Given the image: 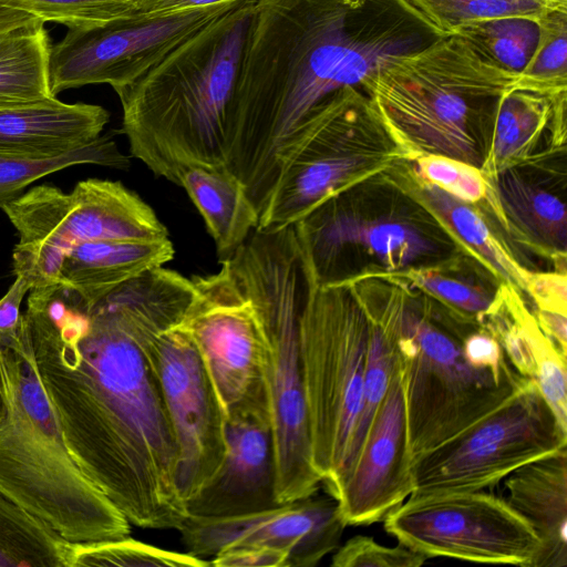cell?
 <instances>
[{
	"label": "cell",
	"instance_id": "cell-17",
	"mask_svg": "<svg viewBox=\"0 0 567 567\" xmlns=\"http://www.w3.org/2000/svg\"><path fill=\"white\" fill-rule=\"evenodd\" d=\"M487 179L477 205L491 218L516 260L534 255L566 274L567 150L536 156ZM529 270V269H528Z\"/></svg>",
	"mask_w": 567,
	"mask_h": 567
},
{
	"label": "cell",
	"instance_id": "cell-7",
	"mask_svg": "<svg viewBox=\"0 0 567 567\" xmlns=\"http://www.w3.org/2000/svg\"><path fill=\"white\" fill-rule=\"evenodd\" d=\"M7 415L0 422V491L69 543L130 535L131 523L72 457L37 373L28 336L0 348Z\"/></svg>",
	"mask_w": 567,
	"mask_h": 567
},
{
	"label": "cell",
	"instance_id": "cell-32",
	"mask_svg": "<svg viewBox=\"0 0 567 567\" xmlns=\"http://www.w3.org/2000/svg\"><path fill=\"white\" fill-rule=\"evenodd\" d=\"M436 38L454 35L470 23L504 17L540 21L556 9L543 0H395Z\"/></svg>",
	"mask_w": 567,
	"mask_h": 567
},
{
	"label": "cell",
	"instance_id": "cell-18",
	"mask_svg": "<svg viewBox=\"0 0 567 567\" xmlns=\"http://www.w3.org/2000/svg\"><path fill=\"white\" fill-rule=\"evenodd\" d=\"M316 494L243 515L187 516L177 530L187 553L202 559L255 545L286 550L290 567H313L339 547L347 526L338 501Z\"/></svg>",
	"mask_w": 567,
	"mask_h": 567
},
{
	"label": "cell",
	"instance_id": "cell-48",
	"mask_svg": "<svg viewBox=\"0 0 567 567\" xmlns=\"http://www.w3.org/2000/svg\"><path fill=\"white\" fill-rule=\"evenodd\" d=\"M156 0H141V8L143 11L148 10Z\"/></svg>",
	"mask_w": 567,
	"mask_h": 567
},
{
	"label": "cell",
	"instance_id": "cell-13",
	"mask_svg": "<svg viewBox=\"0 0 567 567\" xmlns=\"http://www.w3.org/2000/svg\"><path fill=\"white\" fill-rule=\"evenodd\" d=\"M383 522L399 544L427 558L533 567L542 549L533 526L485 489L410 495Z\"/></svg>",
	"mask_w": 567,
	"mask_h": 567
},
{
	"label": "cell",
	"instance_id": "cell-11",
	"mask_svg": "<svg viewBox=\"0 0 567 567\" xmlns=\"http://www.w3.org/2000/svg\"><path fill=\"white\" fill-rule=\"evenodd\" d=\"M2 210L19 237L12 250V274L31 288L58 284L63 258L75 245L168 238L151 206L118 181L86 178L70 193L41 184Z\"/></svg>",
	"mask_w": 567,
	"mask_h": 567
},
{
	"label": "cell",
	"instance_id": "cell-5",
	"mask_svg": "<svg viewBox=\"0 0 567 567\" xmlns=\"http://www.w3.org/2000/svg\"><path fill=\"white\" fill-rule=\"evenodd\" d=\"M519 76L451 35L386 59L359 86L404 158L441 155L481 169L501 101Z\"/></svg>",
	"mask_w": 567,
	"mask_h": 567
},
{
	"label": "cell",
	"instance_id": "cell-44",
	"mask_svg": "<svg viewBox=\"0 0 567 567\" xmlns=\"http://www.w3.org/2000/svg\"><path fill=\"white\" fill-rule=\"evenodd\" d=\"M235 0H156L146 11H175L208 7Z\"/></svg>",
	"mask_w": 567,
	"mask_h": 567
},
{
	"label": "cell",
	"instance_id": "cell-26",
	"mask_svg": "<svg viewBox=\"0 0 567 567\" xmlns=\"http://www.w3.org/2000/svg\"><path fill=\"white\" fill-rule=\"evenodd\" d=\"M389 168L437 215L464 248L482 259L503 281L526 295L532 270L516 260L494 223L477 204L465 203L420 179L403 158Z\"/></svg>",
	"mask_w": 567,
	"mask_h": 567
},
{
	"label": "cell",
	"instance_id": "cell-15",
	"mask_svg": "<svg viewBox=\"0 0 567 567\" xmlns=\"http://www.w3.org/2000/svg\"><path fill=\"white\" fill-rule=\"evenodd\" d=\"M152 357L176 449V488L186 504L221 464L225 415L199 351L181 323L156 338Z\"/></svg>",
	"mask_w": 567,
	"mask_h": 567
},
{
	"label": "cell",
	"instance_id": "cell-22",
	"mask_svg": "<svg viewBox=\"0 0 567 567\" xmlns=\"http://www.w3.org/2000/svg\"><path fill=\"white\" fill-rule=\"evenodd\" d=\"M110 121L106 109L56 97L0 109V155L53 157L95 141Z\"/></svg>",
	"mask_w": 567,
	"mask_h": 567
},
{
	"label": "cell",
	"instance_id": "cell-47",
	"mask_svg": "<svg viewBox=\"0 0 567 567\" xmlns=\"http://www.w3.org/2000/svg\"><path fill=\"white\" fill-rule=\"evenodd\" d=\"M559 10H567V0H543Z\"/></svg>",
	"mask_w": 567,
	"mask_h": 567
},
{
	"label": "cell",
	"instance_id": "cell-8",
	"mask_svg": "<svg viewBox=\"0 0 567 567\" xmlns=\"http://www.w3.org/2000/svg\"><path fill=\"white\" fill-rule=\"evenodd\" d=\"M292 227L319 287L401 275L468 251L389 167L330 196Z\"/></svg>",
	"mask_w": 567,
	"mask_h": 567
},
{
	"label": "cell",
	"instance_id": "cell-33",
	"mask_svg": "<svg viewBox=\"0 0 567 567\" xmlns=\"http://www.w3.org/2000/svg\"><path fill=\"white\" fill-rule=\"evenodd\" d=\"M85 164L125 169L130 159L109 135L53 157L0 155V208L23 194L31 183L66 167Z\"/></svg>",
	"mask_w": 567,
	"mask_h": 567
},
{
	"label": "cell",
	"instance_id": "cell-12",
	"mask_svg": "<svg viewBox=\"0 0 567 567\" xmlns=\"http://www.w3.org/2000/svg\"><path fill=\"white\" fill-rule=\"evenodd\" d=\"M564 449L567 430L537 385L527 381L496 409L414 457L411 495L485 489L522 465Z\"/></svg>",
	"mask_w": 567,
	"mask_h": 567
},
{
	"label": "cell",
	"instance_id": "cell-14",
	"mask_svg": "<svg viewBox=\"0 0 567 567\" xmlns=\"http://www.w3.org/2000/svg\"><path fill=\"white\" fill-rule=\"evenodd\" d=\"M238 0L175 11H137L109 22L68 29L51 47L52 93L90 84L117 90L227 12Z\"/></svg>",
	"mask_w": 567,
	"mask_h": 567
},
{
	"label": "cell",
	"instance_id": "cell-40",
	"mask_svg": "<svg viewBox=\"0 0 567 567\" xmlns=\"http://www.w3.org/2000/svg\"><path fill=\"white\" fill-rule=\"evenodd\" d=\"M30 284L16 276L8 291L0 298V348L22 350L27 343V331L21 303Z\"/></svg>",
	"mask_w": 567,
	"mask_h": 567
},
{
	"label": "cell",
	"instance_id": "cell-36",
	"mask_svg": "<svg viewBox=\"0 0 567 567\" xmlns=\"http://www.w3.org/2000/svg\"><path fill=\"white\" fill-rule=\"evenodd\" d=\"M517 87L554 96L567 92V10L539 21V38Z\"/></svg>",
	"mask_w": 567,
	"mask_h": 567
},
{
	"label": "cell",
	"instance_id": "cell-29",
	"mask_svg": "<svg viewBox=\"0 0 567 567\" xmlns=\"http://www.w3.org/2000/svg\"><path fill=\"white\" fill-rule=\"evenodd\" d=\"M391 276L402 277L453 312L477 322L503 281L468 251L436 266Z\"/></svg>",
	"mask_w": 567,
	"mask_h": 567
},
{
	"label": "cell",
	"instance_id": "cell-31",
	"mask_svg": "<svg viewBox=\"0 0 567 567\" xmlns=\"http://www.w3.org/2000/svg\"><path fill=\"white\" fill-rule=\"evenodd\" d=\"M360 303V302H359ZM370 323V338L362 384L361 405L343 467L330 492L357 455L382 403L398 365L395 334L389 318L377 307L360 303Z\"/></svg>",
	"mask_w": 567,
	"mask_h": 567
},
{
	"label": "cell",
	"instance_id": "cell-6",
	"mask_svg": "<svg viewBox=\"0 0 567 567\" xmlns=\"http://www.w3.org/2000/svg\"><path fill=\"white\" fill-rule=\"evenodd\" d=\"M251 302L262 334L261 371L276 452V499L308 497L322 484L309 437L300 316L309 291V272L295 229H254L227 259Z\"/></svg>",
	"mask_w": 567,
	"mask_h": 567
},
{
	"label": "cell",
	"instance_id": "cell-16",
	"mask_svg": "<svg viewBox=\"0 0 567 567\" xmlns=\"http://www.w3.org/2000/svg\"><path fill=\"white\" fill-rule=\"evenodd\" d=\"M220 264L218 272L192 277L195 297L181 324L199 351L226 417L267 398L259 320L228 260Z\"/></svg>",
	"mask_w": 567,
	"mask_h": 567
},
{
	"label": "cell",
	"instance_id": "cell-19",
	"mask_svg": "<svg viewBox=\"0 0 567 567\" xmlns=\"http://www.w3.org/2000/svg\"><path fill=\"white\" fill-rule=\"evenodd\" d=\"M405 405L398 365L352 463L329 492L347 525L383 520L414 491Z\"/></svg>",
	"mask_w": 567,
	"mask_h": 567
},
{
	"label": "cell",
	"instance_id": "cell-10",
	"mask_svg": "<svg viewBox=\"0 0 567 567\" xmlns=\"http://www.w3.org/2000/svg\"><path fill=\"white\" fill-rule=\"evenodd\" d=\"M401 158L403 151L365 92L343 86L309 121L256 229L272 233L291 226L330 196Z\"/></svg>",
	"mask_w": 567,
	"mask_h": 567
},
{
	"label": "cell",
	"instance_id": "cell-46",
	"mask_svg": "<svg viewBox=\"0 0 567 567\" xmlns=\"http://www.w3.org/2000/svg\"><path fill=\"white\" fill-rule=\"evenodd\" d=\"M6 415H7V402H6L2 375H1V371H0V422L6 417Z\"/></svg>",
	"mask_w": 567,
	"mask_h": 567
},
{
	"label": "cell",
	"instance_id": "cell-27",
	"mask_svg": "<svg viewBox=\"0 0 567 567\" xmlns=\"http://www.w3.org/2000/svg\"><path fill=\"white\" fill-rule=\"evenodd\" d=\"M203 216L219 261L229 259L257 228L259 214L227 167L188 166L179 185Z\"/></svg>",
	"mask_w": 567,
	"mask_h": 567
},
{
	"label": "cell",
	"instance_id": "cell-42",
	"mask_svg": "<svg viewBox=\"0 0 567 567\" xmlns=\"http://www.w3.org/2000/svg\"><path fill=\"white\" fill-rule=\"evenodd\" d=\"M209 564L214 567H290V557L282 549L246 545L218 553Z\"/></svg>",
	"mask_w": 567,
	"mask_h": 567
},
{
	"label": "cell",
	"instance_id": "cell-4",
	"mask_svg": "<svg viewBox=\"0 0 567 567\" xmlns=\"http://www.w3.org/2000/svg\"><path fill=\"white\" fill-rule=\"evenodd\" d=\"M257 0L227 12L115 90L131 155L179 185L188 166L227 167L230 109Z\"/></svg>",
	"mask_w": 567,
	"mask_h": 567
},
{
	"label": "cell",
	"instance_id": "cell-23",
	"mask_svg": "<svg viewBox=\"0 0 567 567\" xmlns=\"http://www.w3.org/2000/svg\"><path fill=\"white\" fill-rule=\"evenodd\" d=\"M567 92L549 96L514 87L502 99L488 156L481 168L492 176L547 153L567 150Z\"/></svg>",
	"mask_w": 567,
	"mask_h": 567
},
{
	"label": "cell",
	"instance_id": "cell-2",
	"mask_svg": "<svg viewBox=\"0 0 567 567\" xmlns=\"http://www.w3.org/2000/svg\"><path fill=\"white\" fill-rule=\"evenodd\" d=\"M435 35L395 0H257L233 96L227 169L259 216L322 103Z\"/></svg>",
	"mask_w": 567,
	"mask_h": 567
},
{
	"label": "cell",
	"instance_id": "cell-21",
	"mask_svg": "<svg viewBox=\"0 0 567 567\" xmlns=\"http://www.w3.org/2000/svg\"><path fill=\"white\" fill-rule=\"evenodd\" d=\"M478 322L501 344L515 371L537 385L567 430V353L542 330L527 298L502 281Z\"/></svg>",
	"mask_w": 567,
	"mask_h": 567
},
{
	"label": "cell",
	"instance_id": "cell-45",
	"mask_svg": "<svg viewBox=\"0 0 567 567\" xmlns=\"http://www.w3.org/2000/svg\"><path fill=\"white\" fill-rule=\"evenodd\" d=\"M35 20L39 19L27 12L0 4V33Z\"/></svg>",
	"mask_w": 567,
	"mask_h": 567
},
{
	"label": "cell",
	"instance_id": "cell-43",
	"mask_svg": "<svg viewBox=\"0 0 567 567\" xmlns=\"http://www.w3.org/2000/svg\"><path fill=\"white\" fill-rule=\"evenodd\" d=\"M533 311L545 334L567 353V315L548 310Z\"/></svg>",
	"mask_w": 567,
	"mask_h": 567
},
{
	"label": "cell",
	"instance_id": "cell-39",
	"mask_svg": "<svg viewBox=\"0 0 567 567\" xmlns=\"http://www.w3.org/2000/svg\"><path fill=\"white\" fill-rule=\"evenodd\" d=\"M427 557L401 544L386 546L374 538L357 535L333 551V567H420Z\"/></svg>",
	"mask_w": 567,
	"mask_h": 567
},
{
	"label": "cell",
	"instance_id": "cell-38",
	"mask_svg": "<svg viewBox=\"0 0 567 567\" xmlns=\"http://www.w3.org/2000/svg\"><path fill=\"white\" fill-rule=\"evenodd\" d=\"M413 174L468 204H478L487 192V179L473 165L441 155L403 158Z\"/></svg>",
	"mask_w": 567,
	"mask_h": 567
},
{
	"label": "cell",
	"instance_id": "cell-28",
	"mask_svg": "<svg viewBox=\"0 0 567 567\" xmlns=\"http://www.w3.org/2000/svg\"><path fill=\"white\" fill-rule=\"evenodd\" d=\"M51 47L41 20L0 33V109L56 97L50 84Z\"/></svg>",
	"mask_w": 567,
	"mask_h": 567
},
{
	"label": "cell",
	"instance_id": "cell-34",
	"mask_svg": "<svg viewBox=\"0 0 567 567\" xmlns=\"http://www.w3.org/2000/svg\"><path fill=\"white\" fill-rule=\"evenodd\" d=\"M454 35L465 39L498 66L520 73L538 42L539 21L523 17L489 19L466 24Z\"/></svg>",
	"mask_w": 567,
	"mask_h": 567
},
{
	"label": "cell",
	"instance_id": "cell-20",
	"mask_svg": "<svg viewBox=\"0 0 567 567\" xmlns=\"http://www.w3.org/2000/svg\"><path fill=\"white\" fill-rule=\"evenodd\" d=\"M226 450L207 484L185 504L187 516L224 517L262 511L276 499V452L267 399L225 417Z\"/></svg>",
	"mask_w": 567,
	"mask_h": 567
},
{
	"label": "cell",
	"instance_id": "cell-3",
	"mask_svg": "<svg viewBox=\"0 0 567 567\" xmlns=\"http://www.w3.org/2000/svg\"><path fill=\"white\" fill-rule=\"evenodd\" d=\"M392 323L412 460L511 398L526 382L496 339L399 276L359 280Z\"/></svg>",
	"mask_w": 567,
	"mask_h": 567
},
{
	"label": "cell",
	"instance_id": "cell-35",
	"mask_svg": "<svg viewBox=\"0 0 567 567\" xmlns=\"http://www.w3.org/2000/svg\"><path fill=\"white\" fill-rule=\"evenodd\" d=\"M207 567L209 560L188 553L165 550L128 536L70 545L68 567Z\"/></svg>",
	"mask_w": 567,
	"mask_h": 567
},
{
	"label": "cell",
	"instance_id": "cell-24",
	"mask_svg": "<svg viewBox=\"0 0 567 567\" xmlns=\"http://www.w3.org/2000/svg\"><path fill=\"white\" fill-rule=\"evenodd\" d=\"M505 501L535 529L533 567L567 566V449L522 465L504 478Z\"/></svg>",
	"mask_w": 567,
	"mask_h": 567
},
{
	"label": "cell",
	"instance_id": "cell-25",
	"mask_svg": "<svg viewBox=\"0 0 567 567\" xmlns=\"http://www.w3.org/2000/svg\"><path fill=\"white\" fill-rule=\"evenodd\" d=\"M174 252L168 238L82 243L73 246L63 258L58 284L90 308L125 281L164 266Z\"/></svg>",
	"mask_w": 567,
	"mask_h": 567
},
{
	"label": "cell",
	"instance_id": "cell-41",
	"mask_svg": "<svg viewBox=\"0 0 567 567\" xmlns=\"http://www.w3.org/2000/svg\"><path fill=\"white\" fill-rule=\"evenodd\" d=\"M525 297L535 310L567 315V276L556 270H532Z\"/></svg>",
	"mask_w": 567,
	"mask_h": 567
},
{
	"label": "cell",
	"instance_id": "cell-37",
	"mask_svg": "<svg viewBox=\"0 0 567 567\" xmlns=\"http://www.w3.org/2000/svg\"><path fill=\"white\" fill-rule=\"evenodd\" d=\"M0 4L68 29L102 24L142 10L141 0H0Z\"/></svg>",
	"mask_w": 567,
	"mask_h": 567
},
{
	"label": "cell",
	"instance_id": "cell-9",
	"mask_svg": "<svg viewBox=\"0 0 567 567\" xmlns=\"http://www.w3.org/2000/svg\"><path fill=\"white\" fill-rule=\"evenodd\" d=\"M299 340L312 463L326 489L337 481L358 421L370 323L347 285L309 275Z\"/></svg>",
	"mask_w": 567,
	"mask_h": 567
},
{
	"label": "cell",
	"instance_id": "cell-1",
	"mask_svg": "<svg viewBox=\"0 0 567 567\" xmlns=\"http://www.w3.org/2000/svg\"><path fill=\"white\" fill-rule=\"evenodd\" d=\"M40 382L81 471L142 528L178 529L176 449L152 357L164 331L110 296L90 308L60 284L23 312Z\"/></svg>",
	"mask_w": 567,
	"mask_h": 567
},
{
	"label": "cell",
	"instance_id": "cell-30",
	"mask_svg": "<svg viewBox=\"0 0 567 567\" xmlns=\"http://www.w3.org/2000/svg\"><path fill=\"white\" fill-rule=\"evenodd\" d=\"M70 545L0 491V567H68Z\"/></svg>",
	"mask_w": 567,
	"mask_h": 567
}]
</instances>
